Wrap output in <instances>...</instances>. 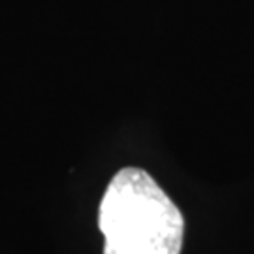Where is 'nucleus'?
Returning <instances> with one entry per match:
<instances>
[{"instance_id":"obj_1","label":"nucleus","mask_w":254,"mask_h":254,"mask_svg":"<svg viewBox=\"0 0 254 254\" xmlns=\"http://www.w3.org/2000/svg\"><path fill=\"white\" fill-rule=\"evenodd\" d=\"M104 254H181L185 218L153 177L128 166L113 175L98 209Z\"/></svg>"}]
</instances>
